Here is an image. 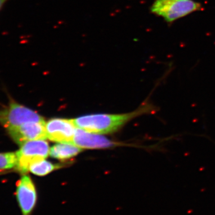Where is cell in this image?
Instances as JSON below:
<instances>
[{"label":"cell","mask_w":215,"mask_h":215,"mask_svg":"<svg viewBox=\"0 0 215 215\" xmlns=\"http://www.w3.org/2000/svg\"><path fill=\"white\" fill-rule=\"evenodd\" d=\"M202 10V5L194 0H155L151 11L169 23Z\"/></svg>","instance_id":"7a4b0ae2"},{"label":"cell","mask_w":215,"mask_h":215,"mask_svg":"<svg viewBox=\"0 0 215 215\" xmlns=\"http://www.w3.org/2000/svg\"><path fill=\"white\" fill-rule=\"evenodd\" d=\"M72 143L81 148L87 149L108 148L115 145L104 136L79 128L75 130Z\"/></svg>","instance_id":"ba28073f"},{"label":"cell","mask_w":215,"mask_h":215,"mask_svg":"<svg viewBox=\"0 0 215 215\" xmlns=\"http://www.w3.org/2000/svg\"><path fill=\"white\" fill-rule=\"evenodd\" d=\"M15 197L22 215H32L38 203V193L32 178L22 174L16 183Z\"/></svg>","instance_id":"5b68a950"},{"label":"cell","mask_w":215,"mask_h":215,"mask_svg":"<svg viewBox=\"0 0 215 215\" xmlns=\"http://www.w3.org/2000/svg\"><path fill=\"white\" fill-rule=\"evenodd\" d=\"M45 124L44 120L29 122L7 128L6 131L15 143L21 145L27 141L46 139Z\"/></svg>","instance_id":"8992f818"},{"label":"cell","mask_w":215,"mask_h":215,"mask_svg":"<svg viewBox=\"0 0 215 215\" xmlns=\"http://www.w3.org/2000/svg\"><path fill=\"white\" fill-rule=\"evenodd\" d=\"M16 163V152H0V171L14 169Z\"/></svg>","instance_id":"8fae6325"},{"label":"cell","mask_w":215,"mask_h":215,"mask_svg":"<svg viewBox=\"0 0 215 215\" xmlns=\"http://www.w3.org/2000/svg\"><path fill=\"white\" fill-rule=\"evenodd\" d=\"M76 129L73 120L53 119L45 124L47 138L59 143H72Z\"/></svg>","instance_id":"52a82bcc"},{"label":"cell","mask_w":215,"mask_h":215,"mask_svg":"<svg viewBox=\"0 0 215 215\" xmlns=\"http://www.w3.org/2000/svg\"><path fill=\"white\" fill-rule=\"evenodd\" d=\"M20 146L16 152L17 163L14 169L22 174L29 172L31 163L45 159L50 152L49 146L44 139L27 141Z\"/></svg>","instance_id":"3957f363"},{"label":"cell","mask_w":215,"mask_h":215,"mask_svg":"<svg viewBox=\"0 0 215 215\" xmlns=\"http://www.w3.org/2000/svg\"><path fill=\"white\" fill-rule=\"evenodd\" d=\"M7 1V0H0V8L2 7L3 4Z\"/></svg>","instance_id":"7c38bea8"},{"label":"cell","mask_w":215,"mask_h":215,"mask_svg":"<svg viewBox=\"0 0 215 215\" xmlns=\"http://www.w3.org/2000/svg\"><path fill=\"white\" fill-rule=\"evenodd\" d=\"M158 108L145 102L134 111L123 114H92L81 116L73 120L76 128L97 133L107 134L116 132L131 120L143 114H155Z\"/></svg>","instance_id":"6da1fadb"},{"label":"cell","mask_w":215,"mask_h":215,"mask_svg":"<svg viewBox=\"0 0 215 215\" xmlns=\"http://www.w3.org/2000/svg\"><path fill=\"white\" fill-rule=\"evenodd\" d=\"M82 151L81 148L72 143H59L50 149V155L53 158L66 160L74 157Z\"/></svg>","instance_id":"9c48e42d"},{"label":"cell","mask_w":215,"mask_h":215,"mask_svg":"<svg viewBox=\"0 0 215 215\" xmlns=\"http://www.w3.org/2000/svg\"><path fill=\"white\" fill-rule=\"evenodd\" d=\"M43 120L44 119L37 112L13 100L0 110V124L6 129L29 122Z\"/></svg>","instance_id":"277c9868"},{"label":"cell","mask_w":215,"mask_h":215,"mask_svg":"<svg viewBox=\"0 0 215 215\" xmlns=\"http://www.w3.org/2000/svg\"><path fill=\"white\" fill-rule=\"evenodd\" d=\"M61 167L62 165L60 164H53L43 159L31 163L29 165V172L38 176H44Z\"/></svg>","instance_id":"30bf717a"}]
</instances>
